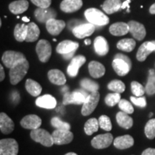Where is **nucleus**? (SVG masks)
<instances>
[{"instance_id":"obj_20","label":"nucleus","mask_w":155,"mask_h":155,"mask_svg":"<svg viewBox=\"0 0 155 155\" xmlns=\"http://www.w3.org/2000/svg\"><path fill=\"white\" fill-rule=\"evenodd\" d=\"M0 129L4 134H11L15 129V124L5 113L0 114Z\"/></svg>"},{"instance_id":"obj_31","label":"nucleus","mask_w":155,"mask_h":155,"mask_svg":"<svg viewBox=\"0 0 155 155\" xmlns=\"http://www.w3.org/2000/svg\"><path fill=\"white\" fill-rule=\"evenodd\" d=\"M40 31L35 23L30 22L28 25V35H27L26 42H32L38 40L40 36Z\"/></svg>"},{"instance_id":"obj_57","label":"nucleus","mask_w":155,"mask_h":155,"mask_svg":"<svg viewBox=\"0 0 155 155\" xmlns=\"http://www.w3.org/2000/svg\"><path fill=\"white\" fill-rule=\"evenodd\" d=\"M127 1H130V0H127Z\"/></svg>"},{"instance_id":"obj_42","label":"nucleus","mask_w":155,"mask_h":155,"mask_svg":"<svg viewBox=\"0 0 155 155\" xmlns=\"http://www.w3.org/2000/svg\"><path fill=\"white\" fill-rule=\"evenodd\" d=\"M98 123H99V127L102 129L106 131H110L112 129V124L111 122V119L108 116L106 115L101 116L98 119Z\"/></svg>"},{"instance_id":"obj_53","label":"nucleus","mask_w":155,"mask_h":155,"mask_svg":"<svg viewBox=\"0 0 155 155\" xmlns=\"http://www.w3.org/2000/svg\"><path fill=\"white\" fill-rule=\"evenodd\" d=\"M91 40H85V41H84V43L86 45H89L91 44Z\"/></svg>"},{"instance_id":"obj_2","label":"nucleus","mask_w":155,"mask_h":155,"mask_svg":"<svg viewBox=\"0 0 155 155\" xmlns=\"http://www.w3.org/2000/svg\"><path fill=\"white\" fill-rule=\"evenodd\" d=\"M85 17L89 23L98 26H104L109 22V18L99 9L89 8L85 11Z\"/></svg>"},{"instance_id":"obj_1","label":"nucleus","mask_w":155,"mask_h":155,"mask_svg":"<svg viewBox=\"0 0 155 155\" xmlns=\"http://www.w3.org/2000/svg\"><path fill=\"white\" fill-rule=\"evenodd\" d=\"M112 66L119 76H124L131 71V61L130 58L124 54H116L112 62Z\"/></svg>"},{"instance_id":"obj_37","label":"nucleus","mask_w":155,"mask_h":155,"mask_svg":"<svg viewBox=\"0 0 155 155\" xmlns=\"http://www.w3.org/2000/svg\"><path fill=\"white\" fill-rule=\"evenodd\" d=\"M108 88L112 91L118 93V94H121L125 91L126 86L125 84L119 80H114L108 84Z\"/></svg>"},{"instance_id":"obj_18","label":"nucleus","mask_w":155,"mask_h":155,"mask_svg":"<svg viewBox=\"0 0 155 155\" xmlns=\"http://www.w3.org/2000/svg\"><path fill=\"white\" fill-rule=\"evenodd\" d=\"M83 6L82 0H63L60 8L64 12L72 13L79 10Z\"/></svg>"},{"instance_id":"obj_52","label":"nucleus","mask_w":155,"mask_h":155,"mask_svg":"<svg viewBox=\"0 0 155 155\" xmlns=\"http://www.w3.org/2000/svg\"><path fill=\"white\" fill-rule=\"evenodd\" d=\"M22 20L24 21V22H30V19H29L27 17H22Z\"/></svg>"},{"instance_id":"obj_8","label":"nucleus","mask_w":155,"mask_h":155,"mask_svg":"<svg viewBox=\"0 0 155 155\" xmlns=\"http://www.w3.org/2000/svg\"><path fill=\"white\" fill-rule=\"evenodd\" d=\"M19 145L14 139H4L0 141V155H17Z\"/></svg>"},{"instance_id":"obj_40","label":"nucleus","mask_w":155,"mask_h":155,"mask_svg":"<svg viewBox=\"0 0 155 155\" xmlns=\"http://www.w3.org/2000/svg\"><path fill=\"white\" fill-rule=\"evenodd\" d=\"M131 88L132 94L134 95L136 97H141L143 96L144 93L146 92L145 88L144 86L137 81H132L131 83Z\"/></svg>"},{"instance_id":"obj_43","label":"nucleus","mask_w":155,"mask_h":155,"mask_svg":"<svg viewBox=\"0 0 155 155\" xmlns=\"http://www.w3.org/2000/svg\"><path fill=\"white\" fill-rule=\"evenodd\" d=\"M145 91L150 96L155 94V74L149 75L148 81L145 86Z\"/></svg>"},{"instance_id":"obj_3","label":"nucleus","mask_w":155,"mask_h":155,"mask_svg":"<svg viewBox=\"0 0 155 155\" xmlns=\"http://www.w3.org/2000/svg\"><path fill=\"white\" fill-rule=\"evenodd\" d=\"M29 67H30L29 62L26 59L24 61L17 64L15 67L10 68L9 78H10L12 84L16 85L20 82L28 73Z\"/></svg>"},{"instance_id":"obj_47","label":"nucleus","mask_w":155,"mask_h":155,"mask_svg":"<svg viewBox=\"0 0 155 155\" xmlns=\"http://www.w3.org/2000/svg\"><path fill=\"white\" fill-rule=\"evenodd\" d=\"M141 155H155V149L148 148L141 153Z\"/></svg>"},{"instance_id":"obj_38","label":"nucleus","mask_w":155,"mask_h":155,"mask_svg":"<svg viewBox=\"0 0 155 155\" xmlns=\"http://www.w3.org/2000/svg\"><path fill=\"white\" fill-rule=\"evenodd\" d=\"M144 133L148 139H153L155 138V119H150L146 124Z\"/></svg>"},{"instance_id":"obj_41","label":"nucleus","mask_w":155,"mask_h":155,"mask_svg":"<svg viewBox=\"0 0 155 155\" xmlns=\"http://www.w3.org/2000/svg\"><path fill=\"white\" fill-rule=\"evenodd\" d=\"M121 101V96L118 93L108 94L105 98V103L108 106H114L119 104Z\"/></svg>"},{"instance_id":"obj_17","label":"nucleus","mask_w":155,"mask_h":155,"mask_svg":"<svg viewBox=\"0 0 155 155\" xmlns=\"http://www.w3.org/2000/svg\"><path fill=\"white\" fill-rule=\"evenodd\" d=\"M65 27V22L63 20H58L55 18L50 19L46 22V29L52 35H58Z\"/></svg>"},{"instance_id":"obj_46","label":"nucleus","mask_w":155,"mask_h":155,"mask_svg":"<svg viewBox=\"0 0 155 155\" xmlns=\"http://www.w3.org/2000/svg\"><path fill=\"white\" fill-rule=\"evenodd\" d=\"M31 2L40 8H48L51 5L52 0H31Z\"/></svg>"},{"instance_id":"obj_19","label":"nucleus","mask_w":155,"mask_h":155,"mask_svg":"<svg viewBox=\"0 0 155 155\" xmlns=\"http://www.w3.org/2000/svg\"><path fill=\"white\" fill-rule=\"evenodd\" d=\"M78 48L79 44L78 42H73L71 40H64L58 45L56 51L58 53L65 55V54L75 52V50Z\"/></svg>"},{"instance_id":"obj_11","label":"nucleus","mask_w":155,"mask_h":155,"mask_svg":"<svg viewBox=\"0 0 155 155\" xmlns=\"http://www.w3.org/2000/svg\"><path fill=\"white\" fill-rule=\"evenodd\" d=\"M114 140L113 135L110 133L99 134L94 137L91 140L92 147L97 150L107 148L112 144Z\"/></svg>"},{"instance_id":"obj_33","label":"nucleus","mask_w":155,"mask_h":155,"mask_svg":"<svg viewBox=\"0 0 155 155\" xmlns=\"http://www.w3.org/2000/svg\"><path fill=\"white\" fill-rule=\"evenodd\" d=\"M28 35V25L17 24L15 28L14 36L18 42H23L26 40Z\"/></svg>"},{"instance_id":"obj_45","label":"nucleus","mask_w":155,"mask_h":155,"mask_svg":"<svg viewBox=\"0 0 155 155\" xmlns=\"http://www.w3.org/2000/svg\"><path fill=\"white\" fill-rule=\"evenodd\" d=\"M130 99H131V101L132 102L134 105L141 108L146 107L147 101H146V98H145L144 96H141V97L131 96Z\"/></svg>"},{"instance_id":"obj_24","label":"nucleus","mask_w":155,"mask_h":155,"mask_svg":"<svg viewBox=\"0 0 155 155\" xmlns=\"http://www.w3.org/2000/svg\"><path fill=\"white\" fill-rule=\"evenodd\" d=\"M48 77L50 82L58 86H63L66 83V78L60 70H50L48 73Z\"/></svg>"},{"instance_id":"obj_21","label":"nucleus","mask_w":155,"mask_h":155,"mask_svg":"<svg viewBox=\"0 0 155 155\" xmlns=\"http://www.w3.org/2000/svg\"><path fill=\"white\" fill-rule=\"evenodd\" d=\"M36 105L40 108H47V109H53L57 105L56 99L53 96L50 94H46L40 96L37 98Z\"/></svg>"},{"instance_id":"obj_55","label":"nucleus","mask_w":155,"mask_h":155,"mask_svg":"<svg viewBox=\"0 0 155 155\" xmlns=\"http://www.w3.org/2000/svg\"><path fill=\"white\" fill-rule=\"evenodd\" d=\"M65 155H78V154H75L74 152H69V153H67V154H65Z\"/></svg>"},{"instance_id":"obj_13","label":"nucleus","mask_w":155,"mask_h":155,"mask_svg":"<svg viewBox=\"0 0 155 155\" xmlns=\"http://www.w3.org/2000/svg\"><path fill=\"white\" fill-rule=\"evenodd\" d=\"M57 16V12L55 10H54L53 8H40L35 11V17L37 20L40 23H46L50 19L55 18Z\"/></svg>"},{"instance_id":"obj_48","label":"nucleus","mask_w":155,"mask_h":155,"mask_svg":"<svg viewBox=\"0 0 155 155\" xmlns=\"http://www.w3.org/2000/svg\"><path fill=\"white\" fill-rule=\"evenodd\" d=\"M147 46L149 49L152 50V52H155V40L152 41H147Z\"/></svg>"},{"instance_id":"obj_30","label":"nucleus","mask_w":155,"mask_h":155,"mask_svg":"<svg viewBox=\"0 0 155 155\" xmlns=\"http://www.w3.org/2000/svg\"><path fill=\"white\" fill-rule=\"evenodd\" d=\"M25 88L27 91L32 96H38L42 92V86L40 83L32 79H28L25 83Z\"/></svg>"},{"instance_id":"obj_7","label":"nucleus","mask_w":155,"mask_h":155,"mask_svg":"<svg viewBox=\"0 0 155 155\" xmlns=\"http://www.w3.org/2000/svg\"><path fill=\"white\" fill-rule=\"evenodd\" d=\"M88 95L82 90H76L73 93H65L63 97V104H83Z\"/></svg>"},{"instance_id":"obj_49","label":"nucleus","mask_w":155,"mask_h":155,"mask_svg":"<svg viewBox=\"0 0 155 155\" xmlns=\"http://www.w3.org/2000/svg\"><path fill=\"white\" fill-rule=\"evenodd\" d=\"M0 72H1V75H0V81H2L5 79V71H4L2 65H0Z\"/></svg>"},{"instance_id":"obj_25","label":"nucleus","mask_w":155,"mask_h":155,"mask_svg":"<svg viewBox=\"0 0 155 155\" xmlns=\"http://www.w3.org/2000/svg\"><path fill=\"white\" fill-rule=\"evenodd\" d=\"M88 71L90 75L94 78H99L105 74L106 69L104 65L99 62L91 61L88 64Z\"/></svg>"},{"instance_id":"obj_4","label":"nucleus","mask_w":155,"mask_h":155,"mask_svg":"<svg viewBox=\"0 0 155 155\" xmlns=\"http://www.w3.org/2000/svg\"><path fill=\"white\" fill-rule=\"evenodd\" d=\"M30 137L32 140L40 143L45 147H50L54 144L53 136L43 129L39 128L35 130H32L30 132Z\"/></svg>"},{"instance_id":"obj_51","label":"nucleus","mask_w":155,"mask_h":155,"mask_svg":"<svg viewBox=\"0 0 155 155\" xmlns=\"http://www.w3.org/2000/svg\"><path fill=\"white\" fill-rule=\"evenodd\" d=\"M150 12L152 15H155V3L151 6L150 8Z\"/></svg>"},{"instance_id":"obj_16","label":"nucleus","mask_w":155,"mask_h":155,"mask_svg":"<svg viewBox=\"0 0 155 155\" xmlns=\"http://www.w3.org/2000/svg\"><path fill=\"white\" fill-rule=\"evenodd\" d=\"M129 27V32L136 40H141L146 36V30L144 26L137 21H129L128 22Z\"/></svg>"},{"instance_id":"obj_23","label":"nucleus","mask_w":155,"mask_h":155,"mask_svg":"<svg viewBox=\"0 0 155 155\" xmlns=\"http://www.w3.org/2000/svg\"><path fill=\"white\" fill-rule=\"evenodd\" d=\"M94 49L98 55H106L109 50L107 40L102 36L97 37L94 40Z\"/></svg>"},{"instance_id":"obj_14","label":"nucleus","mask_w":155,"mask_h":155,"mask_svg":"<svg viewBox=\"0 0 155 155\" xmlns=\"http://www.w3.org/2000/svg\"><path fill=\"white\" fill-rule=\"evenodd\" d=\"M20 124L23 128L27 129H39L42 124V120L38 115L35 114H30L25 116L20 121Z\"/></svg>"},{"instance_id":"obj_6","label":"nucleus","mask_w":155,"mask_h":155,"mask_svg":"<svg viewBox=\"0 0 155 155\" xmlns=\"http://www.w3.org/2000/svg\"><path fill=\"white\" fill-rule=\"evenodd\" d=\"M100 99V94L98 91L91 93L87 97L86 101L83 104L81 114L83 116H88L91 114L96 109Z\"/></svg>"},{"instance_id":"obj_34","label":"nucleus","mask_w":155,"mask_h":155,"mask_svg":"<svg viewBox=\"0 0 155 155\" xmlns=\"http://www.w3.org/2000/svg\"><path fill=\"white\" fill-rule=\"evenodd\" d=\"M99 127L98 120L95 119V118H92V119H88L84 125V131L87 135L90 136L92 135L94 133L96 132L98 130Z\"/></svg>"},{"instance_id":"obj_10","label":"nucleus","mask_w":155,"mask_h":155,"mask_svg":"<svg viewBox=\"0 0 155 155\" xmlns=\"http://www.w3.org/2000/svg\"><path fill=\"white\" fill-rule=\"evenodd\" d=\"M54 144L57 145L68 144L73 139V134L70 130L56 129L52 134Z\"/></svg>"},{"instance_id":"obj_5","label":"nucleus","mask_w":155,"mask_h":155,"mask_svg":"<svg viewBox=\"0 0 155 155\" xmlns=\"http://www.w3.org/2000/svg\"><path fill=\"white\" fill-rule=\"evenodd\" d=\"M26 60V58L22 53L13 50H7L4 53L2 61L5 65L8 68L15 67L17 64Z\"/></svg>"},{"instance_id":"obj_27","label":"nucleus","mask_w":155,"mask_h":155,"mask_svg":"<svg viewBox=\"0 0 155 155\" xmlns=\"http://www.w3.org/2000/svg\"><path fill=\"white\" fill-rule=\"evenodd\" d=\"M121 0H106L101 5V7L106 14L111 15L118 12L122 7Z\"/></svg>"},{"instance_id":"obj_15","label":"nucleus","mask_w":155,"mask_h":155,"mask_svg":"<svg viewBox=\"0 0 155 155\" xmlns=\"http://www.w3.org/2000/svg\"><path fill=\"white\" fill-rule=\"evenodd\" d=\"M86 59L83 55L75 56L71 60V63L68 65L67 69L68 74L71 77H75L78 75L79 71V68L86 63Z\"/></svg>"},{"instance_id":"obj_35","label":"nucleus","mask_w":155,"mask_h":155,"mask_svg":"<svg viewBox=\"0 0 155 155\" xmlns=\"http://www.w3.org/2000/svg\"><path fill=\"white\" fill-rule=\"evenodd\" d=\"M152 53L151 50L149 49L147 46V42H144L139 47L138 51L137 53V58L139 61L143 62L147 59L148 55Z\"/></svg>"},{"instance_id":"obj_29","label":"nucleus","mask_w":155,"mask_h":155,"mask_svg":"<svg viewBox=\"0 0 155 155\" xmlns=\"http://www.w3.org/2000/svg\"><path fill=\"white\" fill-rule=\"evenodd\" d=\"M116 121L120 127L129 129L133 126V119L129 114L124 111H119L116 114Z\"/></svg>"},{"instance_id":"obj_28","label":"nucleus","mask_w":155,"mask_h":155,"mask_svg":"<svg viewBox=\"0 0 155 155\" xmlns=\"http://www.w3.org/2000/svg\"><path fill=\"white\" fill-rule=\"evenodd\" d=\"M29 3L27 0H18L12 2L9 5V9L12 14L19 15L28 9Z\"/></svg>"},{"instance_id":"obj_9","label":"nucleus","mask_w":155,"mask_h":155,"mask_svg":"<svg viewBox=\"0 0 155 155\" xmlns=\"http://www.w3.org/2000/svg\"><path fill=\"white\" fill-rule=\"evenodd\" d=\"M36 53L42 63H47L52 54L51 45L48 40H40L36 45Z\"/></svg>"},{"instance_id":"obj_56","label":"nucleus","mask_w":155,"mask_h":155,"mask_svg":"<svg viewBox=\"0 0 155 155\" xmlns=\"http://www.w3.org/2000/svg\"><path fill=\"white\" fill-rule=\"evenodd\" d=\"M152 115H153V114H152V113H150V117H151V116H152Z\"/></svg>"},{"instance_id":"obj_26","label":"nucleus","mask_w":155,"mask_h":155,"mask_svg":"<svg viewBox=\"0 0 155 155\" xmlns=\"http://www.w3.org/2000/svg\"><path fill=\"white\" fill-rule=\"evenodd\" d=\"M109 32L114 36H123L129 32V27L128 23L116 22L112 24L109 28Z\"/></svg>"},{"instance_id":"obj_36","label":"nucleus","mask_w":155,"mask_h":155,"mask_svg":"<svg viewBox=\"0 0 155 155\" xmlns=\"http://www.w3.org/2000/svg\"><path fill=\"white\" fill-rule=\"evenodd\" d=\"M81 86L83 89L90 92L98 91L99 86L96 82L88 78H84L81 81Z\"/></svg>"},{"instance_id":"obj_32","label":"nucleus","mask_w":155,"mask_h":155,"mask_svg":"<svg viewBox=\"0 0 155 155\" xmlns=\"http://www.w3.org/2000/svg\"><path fill=\"white\" fill-rule=\"evenodd\" d=\"M116 47L118 49L122 50V51L127 52H131L136 47V42L134 40L131 38H126L122 39L120 41L118 42Z\"/></svg>"},{"instance_id":"obj_54","label":"nucleus","mask_w":155,"mask_h":155,"mask_svg":"<svg viewBox=\"0 0 155 155\" xmlns=\"http://www.w3.org/2000/svg\"><path fill=\"white\" fill-rule=\"evenodd\" d=\"M149 73H150V75H152L155 74L154 71V70H152V69L150 70V71H149Z\"/></svg>"},{"instance_id":"obj_22","label":"nucleus","mask_w":155,"mask_h":155,"mask_svg":"<svg viewBox=\"0 0 155 155\" xmlns=\"http://www.w3.org/2000/svg\"><path fill=\"white\" fill-rule=\"evenodd\" d=\"M134 144V140L130 135H124L118 137L114 140V145L119 150H126L130 148Z\"/></svg>"},{"instance_id":"obj_50","label":"nucleus","mask_w":155,"mask_h":155,"mask_svg":"<svg viewBox=\"0 0 155 155\" xmlns=\"http://www.w3.org/2000/svg\"><path fill=\"white\" fill-rule=\"evenodd\" d=\"M74 53H75V52H73V53H70L68 54H65V55H63V58H65V59H66V60L71 59V58H72L73 57Z\"/></svg>"},{"instance_id":"obj_44","label":"nucleus","mask_w":155,"mask_h":155,"mask_svg":"<svg viewBox=\"0 0 155 155\" xmlns=\"http://www.w3.org/2000/svg\"><path fill=\"white\" fill-rule=\"evenodd\" d=\"M119 107L122 111L125 112L128 114H131L134 113V107L130 104V102L128 101L126 99H121L119 103Z\"/></svg>"},{"instance_id":"obj_12","label":"nucleus","mask_w":155,"mask_h":155,"mask_svg":"<svg viewBox=\"0 0 155 155\" xmlns=\"http://www.w3.org/2000/svg\"><path fill=\"white\" fill-rule=\"evenodd\" d=\"M95 30V25L91 23H85L75 26L73 29V34L77 38L83 39L86 37L91 36L94 33Z\"/></svg>"},{"instance_id":"obj_39","label":"nucleus","mask_w":155,"mask_h":155,"mask_svg":"<svg viewBox=\"0 0 155 155\" xmlns=\"http://www.w3.org/2000/svg\"><path fill=\"white\" fill-rule=\"evenodd\" d=\"M51 125L56 129H63V130H70L71 125L67 122H64L58 117H53L51 119Z\"/></svg>"}]
</instances>
